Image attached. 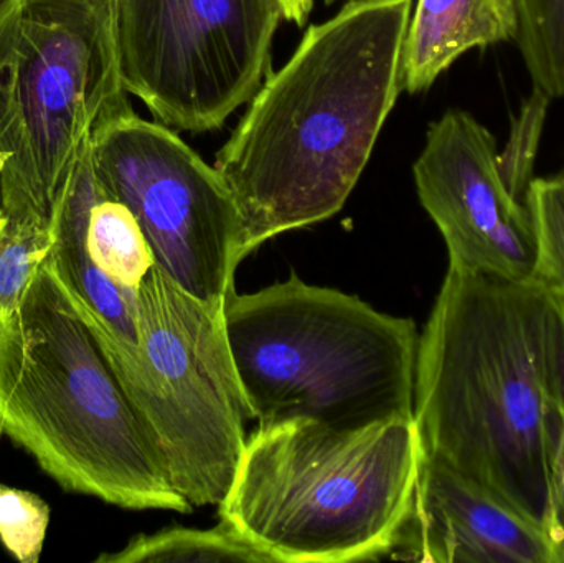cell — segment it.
<instances>
[{
	"label": "cell",
	"mask_w": 564,
	"mask_h": 563,
	"mask_svg": "<svg viewBox=\"0 0 564 563\" xmlns=\"http://www.w3.org/2000/svg\"><path fill=\"white\" fill-rule=\"evenodd\" d=\"M519 29L516 0H417L401 56L404 91H426L469 50L516 42Z\"/></svg>",
	"instance_id": "cell-12"
},
{
	"label": "cell",
	"mask_w": 564,
	"mask_h": 563,
	"mask_svg": "<svg viewBox=\"0 0 564 563\" xmlns=\"http://www.w3.org/2000/svg\"><path fill=\"white\" fill-rule=\"evenodd\" d=\"M325 2L332 3V2H334V0H325Z\"/></svg>",
	"instance_id": "cell-25"
},
{
	"label": "cell",
	"mask_w": 564,
	"mask_h": 563,
	"mask_svg": "<svg viewBox=\"0 0 564 563\" xmlns=\"http://www.w3.org/2000/svg\"><path fill=\"white\" fill-rule=\"evenodd\" d=\"M7 0H0V13H2L3 7H6Z\"/></svg>",
	"instance_id": "cell-24"
},
{
	"label": "cell",
	"mask_w": 564,
	"mask_h": 563,
	"mask_svg": "<svg viewBox=\"0 0 564 563\" xmlns=\"http://www.w3.org/2000/svg\"><path fill=\"white\" fill-rule=\"evenodd\" d=\"M423 458L414 419L258 425L218 516L276 563L380 561L413 515Z\"/></svg>",
	"instance_id": "cell-4"
},
{
	"label": "cell",
	"mask_w": 564,
	"mask_h": 563,
	"mask_svg": "<svg viewBox=\"0 0 564 563\" xmlns=\"http://www.w3.org/2000/svg\"><path fill=\"white\" fill-rule=\"evenodd\" d=\"M105 191L134 215L161 268L182 290L225 306L241 263V218L230 188L174 129L134 109L91 138Z\"/></svg>",
	"instance_id": "cell-9"
},
{
	"label": "cell",
	"mask_w": 564,
	"mask_h": 563,
	"mask_svg": "<svg viewBox=\"0 0 564 563\" xmlns=\"http://www.w3.org/2000/svg\"><path fill=\"white\" fill-rule=\"evenodd\" d=\"M50 515L40 496L0 483V541L20 563H39Z\"/></svg>",
	"instance_id": "cell-19"
},
{
	"label": "cell",
	"mask_w": 564,
	"mask_h": 563,
	"mask_svg": "<svg viewBox=\"0 0 564 563\" xmlns=\"http://www.w3.org/2000/svg\"><path fill=\"white\" fill-rule=\"evenodd\" d=\"M96 563H276L230 522L214 529L167 528L132 538L121 551Z\"/></svg>",
	"instance_id": "cell-13"
},
{
	"label": "cell",
	"mask_w": 564,
	"mask_h": 563,
	"mask_svg": "<svg viewBox=\"0 0 564 563\" xmlns=\"http://www.w3.org/2000/svg\"><path fill=\"white\" fill-rule=\"evenodd\" d=\"M128 95L112 0H7L0 13V152L9 159L0 207L42 230L96 128L131 111Z\"/></svg>",
	"instance_id": "cell-6"
},
{
	"label": "cell",
	"mask_w": 564,
	"mask_h": 563,
	"mask_svg": "<svg viewBox=\"0 0 564 563\" xmlns=\"http://www.w3.org/2000/svg\"><path fill=\"white\" fill-rule=\"evenodd\" d=\"M281 3L285 20L295 22L297 25H304L312 6H314V0H281Z\"/></svg>",
	"instance_id": "cell-21"
},
{
	"label": "cell",
	"mask_w": 564,
	"mask_h": 563,
	"mask_svg": "<svg viewBox=\"0 0 564 563\" xmlns=\"http://www.w3.org/2000/svg\"><path fill=\"white\" fill-rule=\"evenodd\" d=\"M0 435L65 491L191 515L98 337L43 261L0 320Z\"/></svg>",
	"instance_id": "cell-3"
},
{
	"label": "cell",
	"mask_w": 564,
	"mask_h": 563,
	"mask_svg": "<svg viewBox=\"0 0 564 563\" xmlns=\"http://www.w3.org/2000/svg\"><path fill=\"white\" fill-rule=\"evenodd\" d=\"M413 175L421 205L443 235L449 268L532 280V215L503 182L497 141L486 126L460 109L441 116L427 129Z\"/></svg>",
	"instance_id": "cell-10"
},
{
	"label": "cell",
	"mask_w": 564,
	"mask_h": 563,
	"mask_svg": "<svg viewBox=\"0 0 564 563\" xmlns=\"http://www.w3.org/2000/svg\"><path fill=\"white\" fill-rule=\"evenodd\" d=\"M413 0H351L308 26L217 155L241 218V257L334 217L403 91Z\"/></svg>",
	"instance_id": "cell-2"
},
{
	"label": "cell",
	"mask_w": 564,
	"mask_h": 563,
	"mask_svg": "<svg viewBox=\"0 0 564 563\" xmlns=\"http://www.w3.org/2000/svg\"><path fill=\"white\" fill-rule=\"evenodd\" d=\"M86 251L105 277L132 296H138L142 280L155 264L134 215L108 192L93 207Z\"/></svg>",
	"instance_id": "cell-14"
},
{
	"label": "cell",
	"mask_w": 564,
	"mask_h": 563,
	"mask_svg": "<svg viewBox=\"0 0 564 563\" xmlns=\"http://www.w3.org/2000/svg\"><path fill=\"white\" fill-rule=\"evenodd\" d=\"M556 177L563 178V181H564V165L562 167V171H560L558 174H556Z\"/></svg>",
	"instance_id": "cell-23"
},
{
	"label": "cell",
	"mask_w": 564,
	"mask_h": 563,
	"mask_svg": "<svg viewBox=\"0 0 564 563\" xmlns=\"http://www.w3.org/2000/svg\"><path fill=\"white\" fill-rule=\"evenodd\" d=\"M7 159H9V155L6 152H0V175H2L3 167H6Z\"/></svg>",
	"instance_id": "cell-22"
},
{
	"label": "cell",
	"mask_w": 564,
	"mask_h": 563,
	"mask_svg": "<svg viewBox=\"0 0 564 563\" xmlns=\"http://www.w3.org/2000/svg\"><path fill=\"white\" fill-rule=\"evenodd\" d=\"M55 277L98 337L175 489L194 508L220 506L240 465L251 420L228 346L224 307L192 296L154 264L138 290L134 344Z\"/></svg>",
	"instance_id": "cell-7"
},
{
	"label": "cell",
	"mask_w": 564,
	"mask_h": 563,
	"mask_svg": "<svg viewBox=\"0 0 564 563\" xmlns=\"http://www.w3.org/2000/svg\"><path fill=\"white\" fill-rule=\"evenodd\" d=\"M414 423L424 455L552 534L550 465L564 429V301L535 280L449 268L420 334Z\"/></svg>",
	"instance_id": "cell-1"
},
{
	"label": "cell",
	"mask_w": 564,
	"mask_h": 563,
	"mask_svg": "<svg viewBox=\"0 0 564 563\" xmlns=\"http://www.w3.org/2000/svg\"><path fill=\"white\" fill-rule=\"evenodd\" d=\"M122 85L174 131L221 128L271 73L281 0H112Z\"/></svg>",
	"instance_id": "cell-8"
},
{
	"label": "cell",
	"mask_w": 564,
	"mask_h": 563,
	"mask_svg": "<svg viewBox=\"0 0 564 563\" xmlns=\"http://www.w3.org/2000/svg\"><path fill=\"white\" fill-rule=\"evenodd\" d=\"M550 518L553 538L564 545V429L550 465Z\"/></svg>",
	"instance_id": "cell-20"
},
{
	"label": "cell",
	"mask_w": 564,
	"mask_h": 563,
	"mask_svg": "<svg viewBox=\"0 0 564 563\" xmlns=\"http://www.w3.org/2000/svg\"><path fill=\"white\" fill-rule=\"evenodd\" d=\"M224 321L258 425L312 420L358 429L414 419L420 333L410 317L292 273L257 293L231 291Z\"/></svg>",
	"instance_id": "cell-5"
},
{
	"label": "cell",
	"mask_w": 564,
	"mask_h": 563,
	"mask_svg": "<svg viewBox=\"0 0 564 563\" xmlns=\"http://www.w3.org/2000/svg\"><path fill=\"white\" fill-rule=\"evenodd\" d=\"M520 29L516 43L533 88L564 96V0H516Z\"/></svg>",
	"instance_id": "cell-15"
},
{
	"label": "cell",
	"mask_w": 564,
	"mask_h": 563,
	"mask_svg": "<svg viewBox=\"0 0 564 563\" xmlns=\"http://www.w3.org/2000/svg\"><path fill=\"white\" fill-rule=\"evenodd\" d=\"M50 248L48 235L0 207V320L22 304Z\"/></svg>",
	"instance_id": "cell-16"
},
{
	"label": "cell",
	"mask_w": 564,
	"mask_h": 563,
	"mask_svg": "<svg viewBox=\"0 0 564 563\" xmlns=\"http://www.w3.org/2000/svg\"><path fill=\"white\" fill-rule=\"evenodd\" d=\"M536 238L532 280L564 301V181L533 178L527 194Z\"/></svg>",
	"instance_id": "cell-17"
},
{
	"label": "cell",
	"mask_w": 564,
	"mask_h": 563,
	"mask_svg": "<svg viewBox=\"0 0 564 563\" xmlns=\"http://www.w3.org/2000/svg\"><path fill=\"white\" fill-rule=\"evenodd\" d=\"M552 98L542 89L533 88L523 101L519 116L510 126V138L503 152H499V169L509 191L519 201L525 202L533 182L536 155L542 141L543 126Z\"/></svg>",
	"instance_id": "cell-18"
},
{
	"label": "cell",
	"mask_w": 564,
	"mask_h": 563,
	"mask_svg": "<svg viewBox=\"0 0 564 563\" xmlns=\"http://www.w3.org/2000/svg\"><path fill=\"white\" fill-rule=\"evenodd\" d=\"M391 559L564 563V545L479 483L424 455L413 515Z\"/></svg>",
	"instance_id": "cell-11"
}]
</instances>
